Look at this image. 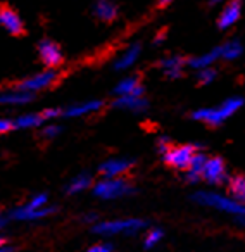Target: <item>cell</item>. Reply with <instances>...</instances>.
I'll list each match as a JSON object with an SVG mask.
<instances>
[{
    "label": "cell",
    "mask_w": 245,
    "mask_h": 252,
    "mask_svg": "<svg viewBox=\"0 0 245 252\" xmlns=\"http://www.w3.org/2000/svg\"><path fill=\"white\" fill-rule=\"evenodd\" d=\"M242 105H244V98L231 97V98H226L224 102H221V104L216 105V107H206V109L195 111L193 112V119L207 123V125L217 126V125H221V123L226 121L228 118H231L237 111H240Z\"/></svg>",
    "instance_id": "cell-1"
},
{
    "label": "cell",
    "mask_w": 245,
    "mask_h": 252,
    "mask_svg": "<svg viewBox=\"0 0 245 252\" xmlns=\"http://www.w3.org/2000/svg\"><path fill=\"white\" fill-rule=\"evenodd\" d=\"M193 199L202 206H209L217 211H223V213L233 214L235 218H245V204L238 202L237 199H231V197L219 195L214 192H199L195 193Z\"/></svg>",
    "instance_id": "cell-2"
},
{
    "label": "cell",
    "mask_w": 245,
    "mask_h": 252,
    "mask_svg": "<svg viewBox=\"0 0 245 252\" xmlns=\"http://www.w3.org/2000/svg\"><path fill=\"white\" fill-rule=\"evenodd\" d=\"M145 221L137 220V218H126V220H112L102 221L93 226V231L104 237H112V235H133L137 231L144 230Z\"/></svg>",
    "instance_id": "cell-3"
},
{
    "label": "cell",
    "mask_w": 245,
    "mask_h": 252,
    "mask_svg": "<svg viewBox=\"0 0 245 252\" xmlns=\"http://www.w3.org/2000/svg\"><path fill=\"white\" fill-rule=\"evenodd\" d=\"M133 193V187L122 178H104L93 185V195L104 200L119 199Z\"/></svg>",
    "instance_id": "cell-4"
},
{
    "label": "cell",
    "mask_w": 245,
    "mask_h": 252,
    "mask_svg": "<svg viewBox=\"0 0 245 252\" xmlns=\"http://www.w3.org/2000/svg\"><path fill=\"white\" fill-rule=\"evenodd\" d=\"M56 81H57V73L54 69H49V71H43V73L35 74V76H31V78H26V80H23L16 88H18V90L35 94V92L45 90V88L52 87Z\"/></svg>",
    "instance_id": "cell-5"
},
{
    "label": "cell",
    "mask_w": 245,
    "mask_h": 252,
    "mask_svg": "<svg viewBox=\"0 0 245 252\" xmlns=\"http://www.w3.org/2000/svg\"><path fill=\"white\" fill-rule=\"evenodd\" d=\"M195 154V149L192 145H180V147H169L164 152V161L176 169H186L190 164V159Z\"/></svg>",
    "instance_id": "cell-6"
},
{
    "label": "cell",
    "mask_w": 245,
    "mask_h": 252,
    "mask_svg": "<svg viewBox=\"0 0 245 252\" xmlns=\"http://www.w3.org/2000/svg\"><path fill=\"white\" fill-rule=\"evenodd\" d=\"M0 26L5 28V32H9L14 36H19L25 33V25H23L19 14L5 4H0Z\"/></svg>",
    "instance_id": "cell-7"
},
{
    "label": "cell",
    "mask_w": 245,
    "mask_h": 252,
    "mask_svg": "<svg viewBox=\"0 0 245 252\" xmlns=\"http://www.w3.org/2000/svg\"><path fill=\"white\" fill-rule=\"evenodd\" d=\"M38 54L42 63L45 64L47 67L54 69V67L61 66L62 64V52H61L59 45L54 43L52 40H42L38 43Z\"/></svg>",
    "instance_id": "cell-8"
},
{
    "label": "cell",
    "mask_w": 245,
    "mask_h": 252,
    "mask_svg": "<svg viewBox=\"0 0 245 252\" xmlns=\"http://www.w3.org/2000/svg\"><path fill=\"white\" fill-rule=\"evenodd\" d=\"M202 178L206 180L207 183H216L223 182L226 178V168H224V162L221 161L219 158H207L206 164H204L202 169Z\"/></svg>",
    "instance_id": "cell-9"
},
{
    "label": "cell",
    "mask_w": 245,
    "mask_h": 252,
    "mask_svg": "<svg viewBox=\"0 0 245 252\" xmlns=\"http://www.w3.org/2000/svg\"><path fill=\"white\" fill-rule=\"evenodd\" d=\"M133 166L131 159H124V158H114L105 161L100 166V173L104 175V178H119L121 175L128 171V169Z\"/></svg>",
    "instance_id": "cell-10"
},
{
    "label": "cell",
    "mask_w": 245,
    "mask_h": 252,
    "mask_svg": "<svg viewBox=\"0 0 245 252\" xmlns=\"http://www.w3.org/2000/svg\"><path fill=\"white\" fill-rule=\"evenodd\" d=\"M114 107L122 109V111H131V112H145L149 107L147 98H144V95H121L116 98Z\"/></svg>",
    "instance_id": "cell-11"
},
{
    "label": "cell",
    "mask_w": 245,
    "mask_h": 252,
    "mask_svg": "<svg viewBox=\"0 0 245 252\" xmlns=\"http://www.w3.org/2000/svg\"><path fill=\"white\" fill-rule=\"evenodd\" d=\"M56 211V207L52 206H45L42 209H31L25 204V206L18 207L11 213L12 220H18V221H36V220H42V218H47L49 214H52Z\"/></svg>",
    "instance_id": "cell-12"
},
{
    "label": "cell",
    "mask_w": 245,
    "mask_h": 252,
    "mask_svg": "<svg viewBox=\"0 0 245 252\" xmlns=\"http://www.w3.org/2000/svg\"><path fill=\"white\" fill-rule=\"evenodd\" d=\"M140 54H142V47L138 45V43H133V45L128 47V49L124 50V52H122L121 56L118 57V59H116L114 67L118 71H126V69H130V67L133 66V64L138 61Z\"/></svg>",
    "instance_id": "cell-13"
},
{
    "label": "cell",
    "mask_w": 245,
    "mask_h": 252,
    "mask_svg": "<svg viewBox=\"0 0 245 252\" xmlns=\"http://www.w3.org/2000/svg\"><path fill=\"white\" fill-rule=\"evenodd\" d=\"M104 107L100 100H87V102H80V104H74L71 107L66 109L64 116L67 118H80V116H87V114H93V112H98Z\"/></svg>",
    "instance_id": "cell-14"
},
{
    "label": "cell",
    "mask_w": 245,
    "mask_h": 252,
    "mask_svg": "<svg viewBox=\"0 0 245 252\" xmlns=\"http://www.w3.org/2000/svg\"><path fill=\"white\" fill-rule=\"evenodd\" d=\"M33 100L31 92L25 90H11V92H0V105H19V104H28Z\"/></svg>",
    "instance_id": "cell-15"
},
{
    "label": "cell",
    "mask_w": 245,
    "mask_h": 252,
    "mask_svg": "<svg viewBox=\"0 0 245 252\" xmlns=\"http://www.w3.org/2000/svg\"><path fill=\"white\" fill-rule=\"evenodd\" d=\"M240 4H238L237 0H233V2H230V4L226 5V7L221 11V16H219V21H217V25H219V28L226 30L230 28V26H233L235 23L240 19Z\"/></svg>",
    "instance_id": "cell-16"
},
{
    "label": "cell",
    "mask_w": 245,
    "mask_h": 252,
    "mask_svg": "<svg viewBox=\"0 0 245 252\" xmlns=\"http://www.w3.org/2000/svg\"><path fill=\"white\" fill-rule=\"evenodd\" d=\"M114 92L118 97H121V95H131V94L144 95V88H142V85L137 76H126L124 80H121L118 85H116Z\"/></svg>",
    "instance_id": "cell-17"
},
{
    "label": "cell",
    "mask_w": 245,
    "mask_h": 252,
    "mask_svg": "<svg viewBox=\"0 0 245 252\" xmlns=\"http://www.w3.org/2000/svg\"><path fill=\"white\" fill-rule=\"evenodd\" d=\"M45 116L43 112H30V114H23L19 116L14 121V128H21V130H26V128H38L45 123Z\"/></svg>",
    "instance_id": "cell-18"
},
{
    "label": "cell",
    "mask_w": 245,
    "mask_h": 252,
    "mask_svg": "<svg viewBox=\"0 0 245 252\" xmlns=\"http://www.w3.org/2000/svg\"><path fill=\"white\" fill-rule=\"evenodd\" d=\"M219 57H221V50H219V47H217V49H213L211 52L202 54V56L190 59L188 61V66L199 71V69H204V67H211L217 59H219Z\"/></svg>",
    "instance_id": "cell-19"
},
{
    "label": "cell",
    "mask_w": 245,
    "mask_h": 252,
    "mask_svg": "<svg viewBox=\"0 0 245 252\" xmlns=\"http://www.w3.org/2000/svg\"><path fill=\"white\" fill-rule=\"evenodd\" d=\"M207 158L202 154V152H195L190 159V164H188V180L192 183H197V180L202 178V169L204 164H206Z\"/></svg>",
    "instance_id": "cell-20"
},
{
    "label": "cell",
    "mask_w": 245,
    "mask_h": 252,
    "mask_svg": "<svg viewBox=\"0 0 245 252\" xmlns=\"http://www.w3.org/2000/svg\"><path fill=\"white\" fill-rule=\"evenodd\" d=\"M93 14L102 21H112L118 16V9L109 0H98L97 4L93 5Z\"/></svg>",
    "instance_id": "cell-21"
},
{
    "label": "cell",
    "mask_w": 245,
    "mask_h": 252,
    "mask_svg": "<svg viewBox=\"0 0 245 252\" xmlns=\"http://www.w3.org/2000/svg\"><path fill=\"white\" fill-rule=\"evenodd\" d=\"M185 66V61L182 57L175 56V57H166L161 61V67L169 78H180L182 76V69Z\"/></svg>",
    "instance_id": "cell-22"
},
{
    "label": "cell",
    "mask_w": 245,
    "mask_h": 252,
    "mask_svg": "<svg viewBox=\"0 0 245 252\" xmlns=\"http://www.w3.org/2000/svg\"><path fill=\"white\" fill-rule=\"evenodd\" d=\"M92 182H93V180H92V176L88 175V173H81V175L74 176V178L71 180L69 185L66 187V192L69 193V195L85 192V190L92 187Z\"/></svg>",
    "instance_id": "cell-23"
},
{
    "label": "cell",
    "mask_w": 245,
    "mask_h": 252,
    "mask_svg": "<svg viewBox=\"0 0 245 252\" xmlns=\"http://www.w3.org/2000/svg\"><path fill=\"white\" fill-rule=\"evenodd\" d=\"M219 50H221V57H223V59H226V61L238 59V57L242 56V52H244V49H242V43L237 42V40L224 43L223 47H219Z\"/></svg>",
    "instance_id": "cell-24"
},
{
    "label": "cell",
    "mask_w": 245,
    "mask_h": 252,
    "mask_svg": "<svg viewBox=\"0 0 245 252\" xmlns=\"http://www.w3.org/2000/svg\"><path fill=\"white\" fill-rule=\"evenodd\" d=\"M230 192L233 199L245 204V176H235L230 182Z\"/></svg>",
    "instance_id": "cell-25"
},
{
    "label": "cell",
    "mask_w": 245,
    "mask_h": 252,
    "mask_svg": "<svg viewBox=\"0 0 245 252\" xmlns=\"http://www.w3.org/2000/svg\"><path fill=\"white\" fill-rule=\"evenodd\" d=\"M162 230H159V228H154V230H151L147 235H145L144 238V247L145 249H154L155 245L159 244V242L162 240Z\"/></svg>",
    "instance_id": "cell-26"
},
{
    "label": "cell",
    "mask_w": 245,
    "mask_h": 252,
    "mask_svg": "<svg viewBox=\"0 0 245 252\" xmlns=\"http://www.w3.org/2000/svg\"><path fill=\"white\" fill-rule=\"evenodd\" d=\"M197 78H199V81L202 85H209L211 81H214V78H216V71H214L213 67H204V69H199Z\"/></svg>",
    "instance_id": "cell-27"
},
{
    "label": "cell",
    "mask_w": 245,
    "mask_h": 252,
    "mask_svg": "<svg viewBox=\"0 0 245 252\" xmlns=\"http://www.w3.org/2000/svg\"><path fill=\"white\" fill-rule=\"evenodd\" d=\"M59 133H61V128H59V126L50 125V126H45V128H43L42 137H43V138H47V140H52V138H56Z\"/></svg>",
    "instance_id": "cell-28"
},
{
    "label": "cell",
    "mask_w": 245,
    "mask_h": 252,
    "mask_svg": "<svg viewBox=\"0 0 245 252\" xmlns=\"http://www.w3.org/2000/svg\"><path fill=\"white\" fill-rule=\"evenodd\" d=\"M11 130H14V121L5 119V118H0V135L9 133Z\"/></svg>",
    "instance_id": "cell-29"
},
{
    "label": "cell",
    "mask_w": 245,
    "mask_h": 252,
    "mask_svg": "<svg viewBox=\"0 0 245 252\" xmlns=\"http://www.w3.org/2000/svg\"><path fill=\"white\" fill-rule=\"evenodd\" d=\"M87 252H112V247L109 244H97L88 249Z\"/></svg>",
    "instance_id": "cell-30"
},
{
    "label": "cell",
    "mask_w": 245,
    "mask_h": 252,
    "mask_svg": "<svg viewBox=\"0 0 245 252\" xmlns=\"http://www.w3.org/2000/svg\"><path fill=\"white\" fill-rule=\"evenodd\" d=\"M157 149H159V152H162V154H164V152L169 149V142H168V138H166V137H161V138H159V142H157Z\"/></svg>",
    "instance_id": "cell-31"
},
{
    "label": "cell",
    "mask_w": 245,
    "mask_h": 252,
    "mask_svg": "<svg viewBox=\"0 0 245 252\" xmlns=\"http://www.w3.org/2000/svg\"><path fill=\"white\" fill-rule=\"evenodd\" d=\"M83 220L88 221V223H95V221H97V216H95V214H87Z\"/></svg>",
    "instance_id": "cell-32"
},
{
    "label": "cell",
    "mask_w": 245,
    "mask_h": 252,
    "mask_svg": "<svg viewBox=\"0 0 245 252\" xmlns=\"http://www.w3.org/2000/svg\"><path fill=\"white\" fill-rule=\"evenodd\" d=\"M5 224H7V220H5L4 216H0V230H2V228H4Z\"/></svg>",
    "instance_id": "cell-33"
},
{
    "label": "cell",
    "mask_w": 245,
    "mask_h": 252,
    "mask_svg": "<svg viewBox=\"0 0 245 252\" xmlns=\"http://www.w3.org/2000/svg\"><path fill=\"white\" fill-rule=\"evenodd\" d=\"M0 252H12V247H7V245H2V247H0Z\"/></svg>",
    "instance_id": "cell-34"
},
{
    "label": "cell",
    "mask_w": 245,
    "mask_h": 252,
    "mask_svg": "<svg viewBox=\"0 0 245 252\" xmlns=\"http://www.w3.org/2000/svg\"><path fill=\"white\" fill-rule=\"evenodd\" d=\"M237 223L242 224V226H245V218H237Z\"/></svg>",
    "instance_id": "cell-35"
},
{
    "label": "cell",
    "mask_w": 245,
    "mask_h": 252,
    "mask_svg": "<svg viewBox=\"0 0 245 252\" xmlns=\"http://www.w3.org/2000/svg\"><path fill=\"white\" fill-rule=\"evenodd\" d=\"M162 40H164V35H159L157 38H155V42H154V43H157V45H159V43H161Z\"/></svg>",
    "instance_id": "cell-36"
},
{
    "label": "cell",
    "mask_w": 245,
    "mask_h": 252,
    "mask_svg": "<svg viewBox=\"0 0 245 252\" xmlns=\"http://www.w3.org/2000/svg\"><path fill=\"white\" fill-rule=\"evenodd\" d=\"M169 2H173V0H159V4L161 5H168Z\"/></svg>",
    "instance_id": "cell-37"
},
{
    "label": "cell",
    "mask_w": 245,
    "mask_h": 252,
    "mask_svg": "<svg viewBox=\"0 0 245 252\" xmlns=\"http://www.w3.org/2000/svg\"><path fill=\"white\" fill-rule=\"evenodd\" d=\"M2 245H5V238L0 235V247H2Z\"/></svg>",
    "instance_id": "cell-38"
}]
</instances>
